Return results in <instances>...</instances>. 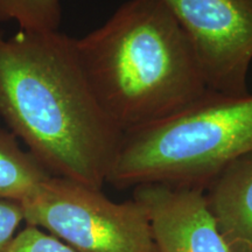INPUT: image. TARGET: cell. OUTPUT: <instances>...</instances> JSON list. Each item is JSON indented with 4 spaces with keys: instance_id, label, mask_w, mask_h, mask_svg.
I'll return each mask as SVG.
<instances>
[{
    "instance_id": "10",
    "label": "cell",
    "mask_w": 252,
    "mask_h": 252,
    "mask_svg": "<svg viewBox=\"0 0 252 252\" xmlns=\"http://www.w3.org/2000/svg\"><path fill=\"white\" fill-rule=\"evenodd\" d=\"M2 252H76L55 236L28 224Z\"/></svg>"
},
{
    "instance_id": "9",
    "label": "cell",
    "mask_w": 252,
    "mask_h": 252,
    "mask_svg": "<svg viewBox=\"0 0 252 252\" xmlns=\"http://www.w3.org/2000/svg\"><path fill=\"white\" fill-rule=\"evenodd\" d=\"M61 20L60 0H0V21H15L20 31L56 32Z\"/></svg>"
},
{
    "instance_id": "7",
    "label": "cell",
    "mask_w": 252,
    "mask_h": 252,
    "mask_svg": "<svg viewBox=\"0 0 252 252\" xmlns=\"http://www.w3.org/2000/svg\"><path fill=\"white\" fill-rule=\"evenodd\" d=\"M204 194L232 252H252V152L226 166Z\"/></svg>"
},
{
    "instance_id": "3",
    "label": "cell",
    "mask_w": 252,
    "mask_h": 252,
    "mask_svg": "<svg viewBox=\"0 0 252 252\" xmlns=\"http://www.w3.org/2000/svg\"><path fill=\"white\" fill-rule=\"evenodd\" d=\"M252 152V94L208 90L174 115L123 134L108 181L117 189L161 184L206 190L237 158Z\"/></svg>"
},
{
    "instance_id": "6",
    "label": "cell",
    "mask_w": 252,
    "mask_h": 252,
    "mask_svg": "<svg viewBox=\"0 0 252 252\" xmlns=\"http://www.w3.org/2000/svg\"><path fill=\"white\" fill-rule=\"evenodd\" d=\"M146 210L158 252H232L203 189L149 184L133 188Z\"/></svg>"
},
{
    "instance_id": "1",
    "label": "cell",
    "mask_w": 252,
    "mask_h": 252,
    "mask_svg": "<svg viewBox=\"0 0 252 252\" xmlns=\"http://www.w3.org/2000/svg\"><path fill=\"white\" fill-rule=\"evenodd\" d=\"M0 117L53 176L102 189L123 132L94 94L75 39L0 33Z\"/></svg>"
},
{
    "instance_id": "4",
    "label": "cell",
    "mask_w": 252,
    "mask_h": 252,
    "mask_svg": "<svg viewBox=\"0 0 252 252\" xmlns=\"http://www.w3.org/2000/svg\"><path fill=\"white\" fill-rule=\"evenodd\" d=\"M27 224L42 228L76 252H154L146 210L113 202L80 182L50 176L21 203Z\"/></svg>"
},
{
    "instance_id": "2",
    "label": "cell",
    "mask_w": 252,
    "mask_h": 252,
    "mask_svg": "<svg viewBox=\"0 0 252 252\" xmlns=\"http://www.w3.org/2000/svg\"><path fill=\"white\" fill-rule=\"evenodd\" d=\"M75 46L94 94L124 133L208 91L185 32L160 0H127Z\"/></svg>"
},
{
    "instance_id": "12",
    "label": "cell",
    "mask_w": 252,
    "mask_h": 252,
    "mask_svg": "<svg viewBox=\"0 0 252 252\" xmlns=\"http://www.w3.org/2000/svg\"><path fill=\"white\" fill-rule=\"evenodd\" d=\"M154 252H158V251H157V249H156V251H154Z\"/></svg>"
},
{
    "instance_id": "8",
    "label": "cell",
    "mask_w": 252,
    "mask_h": 252,
    "mask_svg": "<svg viewBox=\"0 0 252 252\" xmlns=\"http://www.w3.org/2000/svg\"><path fill=\"white\" fill-rule=\"evenodd\" d=\"M52 174L19 146L13 132L0 127V198L23 203Z\"/></svg>"
},
{
    "instance_id": "11",
    "label": "cell",
    "mask_w": 252,
    "mask_h": 252,
    "mask_svg": "<svg viewBox=\"0 0 252 252\" xmlns=\"http://www.w3.org/2000/svg\"><path fill=\"white\" fill-rule=\"evenodd\" d=\"M23 220L25 217L21 203L0 198V252L8 247Z\"/></svg>"
},
{
    "instance_id": "5",
    "label": "cell",
    "mask_w": 252,
    "mask_h": 252,
    "mask_svg": "<svg viewBox=\"0 0 252 252\" xmlns=\"http://www.w3.org/2000/svg\"><path fill=\"white\" fill-rule=\"evenodd\" d=\"M194 50L208 90L248 96L252 0H160Z\"/></svg>"
}]
</instances>
